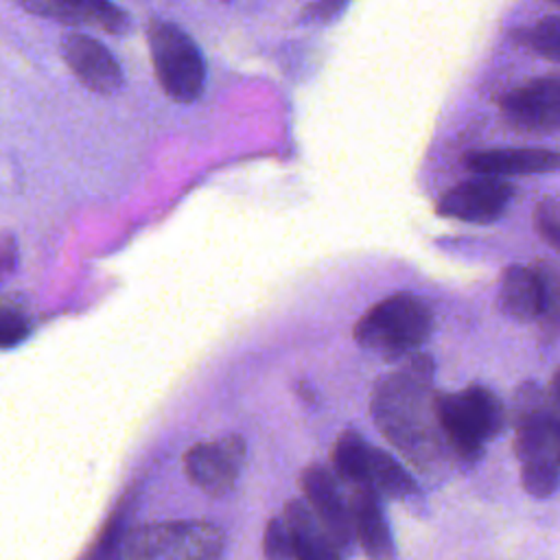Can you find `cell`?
<instances>
[{
    "mask_svg": "<svg viewBox=\"0 0 560 560\" xmlns=\"http://www.w3.org/2000/svg\"><path fill=\"white\" fill-rule=\"evenodd\" d=\"M433 372V359L424 352H413L407 357L402 370L378 381L372 396L376 427L418 466L433 457V438L427 422V416L435 413V398L427 402Z\"/></svg>",
    "mask_w": 560,
    "mask_h": 560,
    "instance_id": "cell-1",
    "label": "cell"
},
{
    "mask_svg": "<svg viewBox=\"0 0 560 560\" xmlns=\"http://www.w3.org/2000/svg\"><path fill=\"white\" fill-rule=\"evenodd\" d=\"M112 560H221L225 534L208 521H158L122 532L109 549Z\"/></svg>",
    "mask_w": 560,
    "mask_h": 560,
    "instance_id": "cell-2",
    "label": "cell"
},
{
    "mask_svg": "<svg viewBox=\"0 0 560 560\" xmlns=\"http://www.w3.org/2000/svg\"><path fill=\"white\" fill-rule=\"evenodd\" d=\"M433 330V313L411 293H394L370 306L354 324V341L389 361L409 357Z\"/></svg>",
    "mask_w": 560,
    "mask_h": 560,
    "instance_id": "cell-3",
    "label": "cell"
},
{
    "mask_svg": "<svg viewBox=\"0 0 560 560\" xmlns=\"http://www.w3.org/2000/svg\"><path fill=\"white\" fill-rule=\"evenodd\" d=\"M438 429L451 448L464 459H477L483 444L505 422V409L494 392L483 385H468L462 392L435 394Z\"/></svg>",
    "mask_w": 560,
    "mask_h": 560,
    "instance_id": "cell-4",
    "label": "cell"
},
{
    "mask_svg": "<svg viewBox=\"0 0 560 560\" xmlns=\"http://www.w3.org/2000/svg\"><path fill=\"white\" fill-rule=\"evenodd\" d=\"M147 42L162 90L177 103L195 101L206 85V61L192 37L175 22L153 18Z\"/></svg>",
    "mask_w": 560,
    "mask_h": 560,
    "instance_id": "cell-5",
    "label": "cell"
},
{
    "mask_svg": "<svg viewBox=\"0 0 560 560\" xmlns=\"http://www.w3.org/2000/svg\"><path fill=\"white\" fill-rule=\"evenodd\" d=\"M247 444L241 435L230 433L214 442H199L184 453V472L201 492L210 497L228 494L245 464Z\"/></svg>",
    "mask_w": 560,
    "mask_h": 560,
    "instance_id": "cell-6",
    "label": "cell"
},
{
    "mask_svg": "<svg viewBox=\"0 0 560 560\" xmlns=\"http://www.w3.org/2000/svg\"><path fill=\"white\" fill-rule=\"evenodd\" d=\"M514 186L501 177L475 175L442 195L435 212L466 223H494L514 199Z\"/></svg>",
    "mask_w": 560,
    "mask_h": 560,
    "instance_id": "cell-7",
    "label": "cell"
},
{
    "mask_svg": "<svg viewBox=\"0 0 560 560\" xmlns=\"http://www.w3.org/2000/svg\"><path fill=\"white\" fill-rule=\"evenodd\" d=\"M503 118L523 131L560 129V77L532 79L499 98Z\"/></svg>",
    "mask_w": 560,
    "mask_h": 560,
    "instance_id": "cell-8",
    "label": "cell"
},
{
    "mask_svg": "<svg viewBox=\"0 0 560 560\" xmlns=\"http://www.w3.org/2000/svg\"><path fill=\"white\" fill-rule=\"evenodd\" d=\"M300 486L308 508L317 516L330 542L337 549H346L354 536V527L350 505L343 503L332 472L322 464H311L302 470Z\"/></svg>",
    "mask_w": 560,
    "mask_h": 560,
    "instance_id": "cell-9",
    "label": "cell"
},
{
    "mask_svg": "<svg viewBox=\"0 0 560 560\" xmlns=\"http://www.w3.org/2000/svg\"><path fill=\"white\" fill-rule=\"evenodd\" d=\"M61 57L88 90L107 96L122 88V70L116 57L92 35H66L61 39Z\"/></svg>",
    "mask_w": 560,
    "mask_h": 560,
    "instance_id": "cell-10",
    "label": "cell"
},
{
    "mask_svg": "<svg viewBox=\"0 0 560 560\" xmlns=\"http://www.w3.org/2000/svg\"><path fill=\"white\" fill-rule=\"evenodd\" d=\"M464 164L475 175L505 179L508 175H534V173L560 171V151L540 149V147L483 149V151L466 153Z\"/></svg>",
    "mask_w": 560,
    "mask_h": 560,
    "instance_id": "cell-11",
    "label": "cell"
},
{
    "mask_svg": "<svg viewBox=\"0 0 560 560\" xmlns=\"http://www.w3.org/2000/svg\"><path fill=\"white\" fill-rule=\"evenodd\" d=\"M20 7L42 18L63 24H90L112 35L129 31L127 11L107 0H22Z\"/></svg>",
    "mask_w": 560,
    "mask_h": 560,
    "instance_id": "cell-12",
    "label": "cell"
},
{
    "mask_svg": "<svg viewBox=\"0 0 560 560\" xmlns=\"http://www.w3.org/2000/svg\"><path fill=\"white\" fill-rule=\"evenodd\" d=\"M348 505L354 538L359 540L363 551L374 560L389 558L394 551V540L381 508V497L372 488H354Z\"/></svg>",
    "mask_w": 560,
    "mask_h": 560,
    "instance_id": "cell-13",
    "label": "cell"
},
{
    "mask_svg": "<svg viewBox=\"0 0 560 560\" xmlns=\"http://www.w3.org/2000/svg\"><path fill=\"white\" fill-rule=\"evenodd\" d=\"M282 521L289 532L293 560H337V547L330 542L306 501H287Z\"/></svg>",
    "mask_w": 560,
    "mask_h": 560,
    "instance_id": "cell-14",
    "label": "cell"
},
{
    "mask_svg": "<svg viewBox=\"0 0 560 560\" xmlns=\"http://www.w3.org/2000/svg\"><path fill=\"white\" fill-rule=\"evenodd\" d=\"M497 304L505 317L518 324L538 322L542 306V287L534 267H508L501 276Z\"/></svg>",
    "mask_w": 560,
    "mask_h": 560,
    "instance_id": "cell-15",
    "label": "cell"
},
{
    "mask_svg": "<svg viewBox=\"0 0 560 560\" xmlns=\"http://www.w3.org/2000/svg\"><path fill=\"white\" fill-rule=\"evenodd\" d=\"M372 448L374 446L357 429L341 431L330 455L335 475L354 488H368Z\"/></svg>",
    "mask_w": 560,
    "mask_h": 560,
    "instance_id": "cell-16",
    "label": "cell"
},
{
    "mask_svg": "<svg viewBox=\"0 0 560 560\" xmlns=\"http://www.w3.org/2000/svg\"><path fill=\"white\" fill-rule=\"evenodd\" d=\"M368 488H372L378 497L396 501H409L420 494L413 477L402 468V464L376 446L372 448Z\"/></svg>",
    "mask_w": 560,
    "mask_h": 560,
    "instance_id": "cell-17",
    "label": "cell"
},
{
    "mask_svg": "<svg viewBox=\"0 0 560 560\" xmlns=\"http://www.w3.org/2000/svg\"><path fill=\"white\" fill-rule=\"evenodd\" d=\"M534 271L542 287V306L538 326L545 341H556L560 337V267L549 260H538Z\"/></svg>",
    "mask_w": 560,
    "mask_h": 560,
    "instance_id": "cell-18",
    "label": "cell"
},
{
    "mask_svg": "<svg viewBox=\"0 0 560 560\" xmlns=\"http://www.w3.org/2000/svg\"><path fill=\"white\" fill-rule=\"evenodd\" d=\"M518 39L540 57L560 63V15L538 20L532 28L523 31Z\"/></svg>",
    "mask_w": 560,
    "mask_h": 560,
    "instance_id": "cell-19",
    "label": "cell"
},
{
    "mask_svg": "<svg viewBox=\"0 0 560 560\" xmlns=\"http://www.w3.org/2000/svg\"><path fill=\"white\" fill-rule=\"evenodd\" d=\"M523 490L534 499L551 497L560 486V466L549 459H534L521 464Z\"/></svg>",
    "mask_w": 560,
    "mask_h": 560,
    "instance_id": "cell-20",
    "label": "cell"
},
{
    "mask_svg": "<svg viewBox=\"0 0 560 560\" xmlns=\"http://www.w3.org/2000/svg\"><path fill=\"white\" fill-rule=\"evenodd\" d=\"M534 225L538 234L560 252V197H547L536 206Z\"/></svg>",
    "mask_w": 560,
    "mask_h": 560,
    "instance_id": "cell-21",
    "label": "cell"
},
{
    "mask_svg": "<svg viewBox=\"0 0 560 560\" xmlns=\"http://www.w3.org/2000/svg\"><path fill=\"white\" fill-rule=\"evenodd\" d=\"M262 553L265 560H291V540L289 532L284 527L282 516H273L267 521L265 534H262Z\"/></svg>",
    "mask_w": 560,
    "mask_h": 560,
    "instance_id": "cell-22",
    "label": "cell"
},
{
    "mask_svg": "<svg viewBox=\"0 0 560 560\" xmlns=\"http://www.w3.org/2000/svg\"><path fill=\"white\" fill-rule=\"evenodd\" d=\"M28 332H31V324L26 315L18 306L4 304L0 311V346L9 350L20 341H24Z\"/></svg>",
    "mask_w": 560,
    "mask_h": 560,
    "instance_id": "cell-23",
    "label": "cell"
},
{
    "mask_svg": "<svg viewBox=\"0 0 560 560\" xmlns=\"http://www.w3.org/2000/svg\"><path fill=\"white\" fill-rule=\"evenodd\" d=\"M549 398H551V462L560 466V368L551 378Z\"/></svg>",
    "mask_w": 560,
    "mask_h": 560,
    "instance_id": "cell-24",
    "label": "cell"
},
{
    "mask_svg": "<svg viewBox=\"0 0 560 560\" xmlns=\"http://www.w3.org/2000/svg\"><path fill=\"white\" fill-rule=\"evenodd\" d=\"M346 9L343 2H311L300 11V22L306 24H326L332 22Z\"/></svg>",
    "mask_w": 560,
    "mask_h": 560,
    "instance_id": "cell-25",
    "label": "cell"
},
{
    "mask_svg": "<svg viewBox=\"0 0 560 560\" xmlns=\"http://www.w3.org/2000/svg\"><path fill=\"white\" fill-rule=\"evenodd\" d=\"M0 260H2V273L7 276L11 269H13V262H15V254H18V245L13 241V236L9 232H4L2 236V247H0Z\"/></svg>",
    "mask_w": 560,
    "mask_h": 560,
    "instance_id": "cell-26",
    "label": "cell"
},
{
    "mask_svg": "<svg viewBox=\"0 0 560 560\" xmlns=\"http://www.w3.org/2000/svg\"><path fill=\"white\" fill-rule=\"evenodd\" d=\"M92 560H112L107 553H98V551H94V556H92Z\"/></svg>",
    "mask_w": 560,
    "mask_h": 560,
    "instance_id": "cell-27",
    "label": "cell"
},
{
    "mask_svg": "<svg viewBox=\"0 0 560 560\" xmlns=\"http://www.w3.org/2000/svg\"><path fill=\"white\" fill-rule=\"evenodd\" d=\"M558 7H560V2H558Z\"/></svg>",
    "mask_w": 560,
    "mask_h": 560,
    "instance_id": "cell-28",
    "label": "cell"
}]
</instances>
